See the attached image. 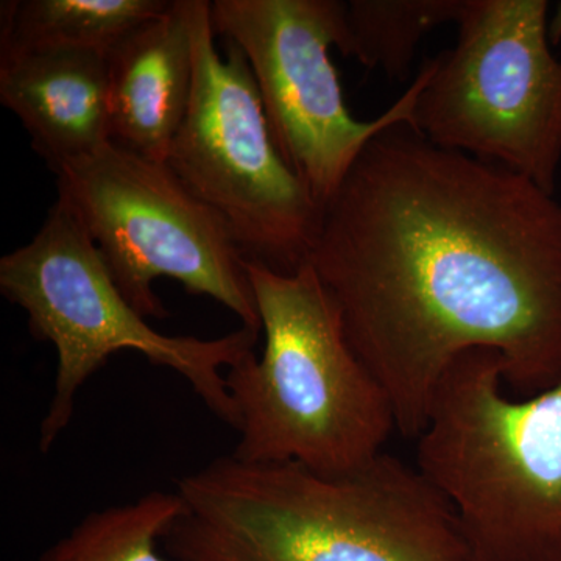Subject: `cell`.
Here are the masks:
<instances>
[{"label":"cell","instance_id":"6da1fadb","mask_svg":"<svg viewBox=\"0 0 561 561\" xmlns=\"http://www.w3.org/2000/svg\"><path fill=\"white\" fill-rule=\"evenodd\" d=\"M308 264L402 437L467 351L501 357L512 397L561 381V202L518 173L391 127L323 209Z\"/></svg>","mask_w":561,"mask_h":561},{"label":"cell","instance_id":"7a4b0ae2","mask_svg":"<svg viewBox=\"0 0 561 561\" xmlns=\"http://www.w3.org/2000/svg\"><path fill=\"white\" fill-rule=\"evenodd\" d=\"M175 491V561H474L448 497L387 453L342 476L219 457Z\"/></svg>","mask_w":561,"mask_h":561},{"label":"cell","instance_id":"3957f363","mask_svg":"<svg viewBox=\"0 0 561 561\" xmlns=\"http://www.w3.org/2000/svg\"><path fill=\"white\" fill-rule=\"evenodd\" d=\"M245 265L265 341L225 375L241 437L231 456L323 476L359 470L397 431L389 397L311 265L290 275Z\"/></svg>","mask_w":561,"mask_h":561},{"label":"cell","instance_id":"277c9868","mask_svg":"<svg viewBox=\"0 0 561 561\" xmlns=\"http://www.w3.org/2000/svg\"><path fill=\"white\" fill-rule=\"evenodd\" d=\"M416 468L451 502L474 561H561V381L512 397L501 357L467 351L435 390Z\"/></svg>","mask_w":561,"mask_h":561},{"label":"cell","instance_id":"5b68a950","mask_svg":"<svg viewBox=\"0 0 561 561\" xmlns=\"http://www.w3.org/2000/svg\"><path fill=\"white\" fill-rule=\"evenodd\" d=\"M0 291L25 312L31 334L57 350L54 397L41 423V453L49 451L69 426L84 382L125 350L179 373L210 412L236 427L221 371L254 354L262 331L242 327L205 341L153 330L124 297L101 251L61 202L51 206L27 245L0 260Z\"/></svg>","mask_w":561,"mask_h":561},{"label":"cell","instance_id":"8992f818","mask_svg":"<svg viewBox=\"0 0 561 561\" xmlns=\"http://www.w3.org/2000/svg\"><path fill=\"white\" fill-rule=\"evenodd\" d=\"M546 0H463L456 46L427 61L413 128L556 194L561 60Z\"/></svg>","mask_w":561,"mask_h":561},{"label":"cell","instance_id":"52a82bcc","mask_svg":"<svg viewBox=\"0 0 561 561\" xmlns=\"http://www.w3.org/2000/svg\"><path fill=\"white\" fill-rule=\"evenodd\" d=\"M217 50L210 2L194 0V84L165 164L230 231L243 260L290 275L305 267L323 209L280 157L241 49Z\"/></svg>","mask_w":561,"mask_h":561},{"label":"cell","instance_id":"ba28073f","mask_svg":"<svg viewBox=\"0 0 561 561\" xmlns=\"http://www.w3.org/2000/svg\"><path fill=\"white\" fill-rule=\"evenodd\" d=\"M58 202L90 234L124 297L146 319H164L153 283L179 280L261 330L241 250L219 217L165 162L114 142L57 172Z\"/></svg>","mask_w":561,"mask_h":561},{"label":"cell","instance_id":"9c48e42d","mask_svg":"<svg viewBox=\"0 0 561 561\" xmlns=\"http://www.w3.org/2000/svg\"><path fill=\"white\" fill-rule=\"evenodd\" d=\"M339 0H214L216 36L241 49L260 91L280 157L320 208L341 190L371 139L413 128L426 66L382 116L357 121L346 108L330 49L341 41Z\"/></svg>","mask_w":561,"mask_h":561},{"label":"cell","instance_id":"30bf717a","mask_svg":"<svg viewBox=\"0 0 561 561\" xmlns=\"http://www.w3.org/2000/svg\"><path fill=\"white\" fill-rule=\"evenodd\" d=\"M111 142L165 161L190 108L194 84V0L121 41L106 57Z\"/></svg>","mask_w":561,"mask_h":561},{"label":"cell","instance_id":"8fae6325","mask_svg":"<svg viewBox=\"0 0 561 561\" xmlns=\"http://www.w3.org/2000/svg\"><path fill=\"white\" fill-rule=\"evenodd\" d=\"M0 101L57 173L110 142L108 66L90 51L0 54Z\"/></svg>","mask_w":561,"mask_h":561},{"label":"cell","instance_id":"7c38bea8","mask_svg":"<svg viewBox=\"0 0 561 561\" xmlns=\"http://www.w3.org/2000/svg\"><path fill=\"white\" fill-rule=\"evenodd\" d=\"M172 0H14L2 2L0 54L72 50L108 57Z\"/></svg>","mask_w":561,"mask_h":561},{"label":"cell","instance_id":"4fadbf2b","mask_svg":"<svg viewBox=\"0 0 561 561\" xmlns=\"http://www.w3.org/2000/svg\"><path fill=\"white\" fill-rule=\"evenodd\" d=\"M463 0H351L337 49L367 69L404 80L426 33L457 24Z\"/></svg>","mask_w":561,"mask_h":561},{"label":"cell","instance_id":"5bb4252c","mask_svg":"<svg viewBox=\"0 0 561 561\" xmlns=\"http://www.w3.org/2000/svg\"><path fill=\"white\" fill-rule=\"evenodd\" d=\"M183 508L176 491H151L138 501L92 512L39 561H175L161 556L160 546Z\"/></svg>","mask_w":561,"mask_h":561},{"label":"cell","instance_id":"9a60e30c","mask_svg":"<svg viewBox=\"0 0 561 561\" xmlns=\"http://www.w3.org/2000/svg\"><path fill=\"white\" fill-rule=\"evenodd\" d=\"M549 38H551L552 44L561 41V3L557 7L556 14H553L551 22H549Z\"/></svg>","mask_w":561,"mask_h":561}]
</instances>
